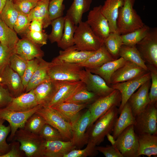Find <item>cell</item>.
<instances>
[{
    "mask_svg": "<svg viewBox=\"0 0 157 157\" xmlns=\"http://www.w3.org/2000/svg\"><path fill=\"white\" fill-rule=\"evenodd\" d=\"M114 60L104 44L85 61L77 64L83 68L90 69L99 67Z\"/></svg>",
    "mask_w": 157,
    "mask_h": 157,
    "instance_id": "4316f807",
    "label": "cell"
},
{
    "mask_svg": "<svg viewBox=\"0 0 157 157\" xmlns=\"http://www.w3.org/2000/svg\"><path fill=\"white\" fill-rule=\"evenodd\" d=\"M5 120L0 119V153L5 154L9 150L10 144L6 141V138L11 131L10 127L9 125L6 126L3 124Z\"/></svg>",
    "mask_w": 157,
    "mask_h": 157,
    "instance_id": "7dc6e473",
    "label": "cell"
},
{
    "mask_svg": "<svg viewBox=\"0 0 157 157\" xmlns=\"http://www.w3.org/2000/svg\"><path fill=\"white\" fill-rule=\"evenodd\" d=\"M119 56L126 61L134 63L145 70L149 71L144 61L142 59L136 45L123 44L119 51Z\"/></svg>",
    "mask_w": 157,
    "mask_h": 157,
    "instance_id": "e575fe53",
    "label": "cell"
},
{
    "mask_svg": "<svg viewBox=\"0 0 157 157\" xmlns=\"http://www.w3.org/2000/svg\"><path fill=\"white\" fill-rule=\"evenodd\" d=\"M38 0H13L14 5L19 12L28 15L37 5Z\"/></svg>",
    "mask_w": 157,
    "mask_h": 157,
    "instance_id": "816d5d0a",
    "label": "cell"
},
{
    "mask_svg": "<svg viewBox=\"0 0 157 157\" xmlns=\"http://www.w3.org/2000/svg\"><path fill=\"white\" fill-rule=\"evenodd\" d=\"M13 98L6 86H0V108L6 107L11 102Z\"/></svg>",
    "mask_w": 157,
    "mask_h": 157,
    "instance_id": "6f0895ef",
    "label": "cell"
},
{
    "mask_svg": "<svg viewBox=\"0 0 157 157\" xmlns=\"http://www.w3.org/2000/svg\"><path fill=\"white\" fill-rule=\"evenodd\" d=\"M2 154H2L0 153V156L2 155Z\"/></svg>",
    "mask_w": 157,
    "mask_h": 157,
    "instance_id": "be15d7a7",
    "label": "cell"
},
{
    "mask_svg": "<svg viewBox=\"0 0 157 157\" xmlns=\"http://www.w3.org/2000/svg\"><path fill=\"white\" fill-rule=\"evenodd\" d=\"M2 83L8 88L13 97H17L25 92L21 77L9 66L2 70Z\"/></svg>",
    "mask_w": 157,
    "mask_h": 157,
    "instance_id": "d6986e66",
    "label": "cell"
},
{
    "mask_svg": "<svg viewBox=\"0 0 157 157\" xmlns=\"http://www.w3.org/2000/svg\"><path fill=\"white\" fill-rule=\"evenodd\" d=\"M42 106L38 105L33 109L24 112L13 111L5 108H0V119L7 121L10 127L11 133L8 139V141L13 140L17 130L19 129L24 128L28 119Z\"/></svg>",
    "mask_w": 157,
    "mask_h": 157,
    "instance_id": "8fae6325",
    "label": "cell"
},
{
    "mask_svg": "<svg viewBox=\"0 0 157 157\" xmlns=\"http://www.w3.org/2000/svg\"><path fill=\"white\" fill-rule=\"evenodd\" d=\"M64 17V27L62 37L57 43L58 47L63 50L74 45V38L77 26L71 19L66 15Z\"/></svg>",
    "mask_w": 157,
    "mask_h": 157,
    "instance_id": "836d02e7",
    "label": "cell"
},
{
    "mask_svg": "<svg viewBox=\"0 0 157 157\" xmlns=\"http://www.w3.org/2000/svg\"><path fill=\"white\" fill-rule=\"evenodd\" d=\"M89 105L86 104H79L64 102L52 108L72 125L81 115L80 111Z\"/></svg>",
    "mask_w": 157,
    "mask_h": 157,
    "instance_id": "484cf974",
    "label": "cell"
},
{
    "mask_svg": "<svg viewBox=\"0 0 157 157\" xmlns=\"http://www.w3.org/2000/svg\"><path fill=\"white\" fill-rule=\"evenodd\" d=\"M124 2V0H106L101 6V11L108 21L110 32L118 33L117 22L119 9Z\"/></svg>",
    "mask_w": 157,
    "mask_h": 157,
    "instance_id": "d4e9b609",
    "label": "cell"
},
{
    "mask_svg": "<svg viewBox=\"0 0 157 157\" xmlns=\"http://www.w3.org/2000/svg\"><path fill=\"white\" fill-rule=\"evenodd\" d=\"M150 28L145 25L131 32L121 35L123 44L134 45L142 40L149 32Z\"/></svg>",
    "mask_w": 157,
    "mask_h": 157,
    "instance_id": "f35d334b",
    "label": "cell"
},
{
    "mask_svg": "<svg viewBox=\"0 0 157 157\" xmlns=\"http://www.w3.org/2000/svg\"><path fill=\"white\" fill-rule=\"evenodd\" d=\"M64 23V17L63 16L51 21L52 30L48 37L51 43H57L61 39L63 32Z\"/></svg>",
    "mask_w": 157,
    "mask_h": 157,
    "instance_id": "60d3db41",
    "label": "cell"
},
{
    "mask_svg": "<svg viewBox=\"0 0 157 157\" xmlns=\"http://www.w3.org/2000/svg\"><path fill=\"white\" fill-rule=\"evenodd\" d=\"M76 149L71 141L44 140L41 148L42 157H63Z\"/></svg>",
    "mask_w": 157,
    "mask_h": 157,
    "instance_id": "e0dca14e",
    "label": "cell"
},
{
    "mask_svg": "<svg viewBox=\"0 0 157 157\" xmlns=\"http://www.w3.org/2000/svg\"><path fill=\"white\" fill-rule=\"evenodd\" d=\"M2 70H0V86L3 85L2 83V78L1 72Z\"/></svg>",
    "mask_w": 157,
    "mask_h": 157,
    "instance_id": "6125c7cd",
    "label": "cell"
},
{
    "mask_svg": "<svg viewBox=\"0 0 157 157\" xmlns=\"http://www.w3.org/2000/svg\"><path fill=\"white\" fill-rule=\"evenodd\" d=\"M126 61L123 58L120 57L117 59L107 62L99 67L88 69L91 73L101 76L110 86L112 75L116 70L123 65Z\"/></svg>",
    "mask_w": 157,
    "mask_h": 157,
    "instance_id": "f1b7e54d",
    "label": "cell"
},
{
    "mask_svg": "<svg viewBox=\"0 0 157 157\" xmlns=\"http://www.w3.org/2000/svg\"><path fill=\"white\" fill-rule=\"evenodd\" d=\"M27 63V60L13 53L11 56L9 65L22 78L26 68Z\"/></svg>",
    "mask_w": 157,
    "mask_h": 157,
    "instance_id": "bcb514c9",
    "label": "cell"
},
{
    "mask_svg": "<svg viewBox=\"0 0 157 157\" xmlns=\"http://www.w3.org/2000/svg\"><path fill=\"white\" fill-rule=\"evenodd\" d=\"M146 64L157 68V28H150L146 35L136 45Z\"/></svg>",
    "mask_w": 157,
    "mask_h": 157,
    "instance_id": "30bf717a",
    "label": "cell"
},
{
    "mask_svg": "<svg viewBox=\"0 0 157 157\" xmlns=\"http://www.w3.org/2000/svg\"><path fill=\"white\" fill-rule=\"evenodd\" d=\"M50 62L44 60L42 58H39L38 66L29 82L25 92L34 89L44 81L50 79L48 70Z\"/></svg>",
    "mask_w": 157,
    "mask_h": 157,
    "instance_id": "4dcf8cb0",
    "label": "cell"
},
{
    "mask_svg": "<svg viewBox=\"0 0 157 157\" xmlns=\"http://www.w3.org/2000/svg\"><path fill=\"white\" fill-rule=\"evenodd\" d=\"M106 136L108 140L110 142L112 145L115 146V140L114 138L113 135H110V133H108Z\"/></svg>",
    "mask_w": 157,
    "mask_h": 157,
    "instance_id": "91938a15",
    "label": "cell"
},
{
    "mask_svg": "<svg viewBox=\"0 0 157 157\" xmlns=\"http://www.w3.org/2000/svg\"><path fill=\"white\" fill-rule=\"evenodd\" d=\"M38 0L40 1V0Z\"/></svg>",
    "mask_w": 157,
    "mask_h": 157,
    "instance_id": "e7e4bbea",
    "label": "cell"
},
{
    "mask_svg": "<svg viewBox=\"0 0 157 157\" xmlns=\"http://www.w3.org/2000/svg\"><path fill=\"white\" fill-rule=\"evenodd\" d=\"M135 0H124L119 9L117 22V32L121 35L126 34L138 29L144 24L133 6Z\"/></svg>",
    "mask_w": 157,
    "mask_h": 157,
    "instance_id": "7a4b0ae2",
    "label": "cell"
},
{
    "mask_svg": "<svg viewBox=\"0 0 157 157\" xmlns=\"http://www.w3.org/2000/svg\"><path fill=\"white\" fill-rule=\"evenodd\" d=\"M157 105L149 103L135 117L134 129L138 135L157 133Z\"/></svg>",
    "mask_w": 157,
    "mask_h": 157,
    "instance_id": "8992f818",
    "label": "cell"
},
{
    "mask_svg": "<svg viewBox=\"0 0 157 157\" xmlns=\"http://www.w3.org/2000/svg\"><path fill=\"white\" fill-rule=\"evenodd\" d=\"M101 6L95 7L90 11L86 22L96 35L104 40L110 31L108 21L101 11Z\"/></svg>",
    "mask_w": 157,
    "mask_h": 157,
    "instance_id": "4fadbf2b",
    "label": "cell"
},
{
    "mask_svg": "<svg viewBox=\"0 0 157 157\" xmlns=\"http://www.w3.org/2000/svg\"><path fill=\"white\" fill-rule=\"evenodd\" d=\"M59 82L60 81L50 78L33 89L38 105L48 106L57 90Z\"/></svg>",
    "mask_w": 157,
    "mask_h": 157,
    "instance_id": "44dd1931",
    "label": "cell"
},
{
    "mask_svg": "<svg viewBox=\"0 0 157 157\" xmlns=\"http://www.w3.org/2000/svg\"><path fill=\"white\" fill-rule=\"evenodd\" d=\"M6 0H0V13L4 8L6 4Z\"/></svg>",
    "mask_w": 157,
    "mask_h": 157,
    "instance_id": "94428289",
    "label": "cell"
},
{
    "mask_svg": "<svg viewBox=\"0 0 157 157\" xmlns=\"http://www.w3.org/2000/svg\"><path fill=\"white\" fill-rule=\"evenodd\" d=\"M115 146L123 157H139L138 137L135 133L134 125L125 129L115 140Z\"/></svg>",
    "mask_w": 157,
    "mask_h": 157,
    "instance_id": "9c48e42d",
    "label": "cell"
},
{
    "mask_svg": "<svg viewBox=\"0 0 157 157\" xmlns=\"http://www.w3.org/2000/svg\"><path fill=\"white\" fill-rule=\"evenodd\" d=\"M38 105L32 89L17 97H13L11 102L5 108L13 111L24 112L33 109Z\"/></svg>",
    "mask_w": 157,
    "mask_h": 157,
    "instance_id": "603a6c76",
    "label": "cell"
},
{
    "mask_svg": "<svg viewBox=\"0 0 157 157\" xmlns=\"http://www.w3.org/2000/svg\"><path fill=\"white\" fill-rule=\"evenodd\" d=\"M121 101L120 92L114 89L109 94L99 98L90 105L88 107L90 111V120L88 128L110 108L114 106L119 107Z\"/></svg>",
    "mask_w": 157,
    "mask_h": 157,
    "instance_id": "52a82bcc",
    "label": "cell"
},
{
    "mask_svg": "<svg viewBox=\"0 0 157 157\" xmlns=\"http://www.w3.org/2000/svg\"><path fill=\"white\" fill-rule=\"evenodd\" d=\"M84 84L81 81H60L57 90L48 106L52 108L60 103L65 102Z\"/></svg>",
    "mask_w": 157,
    "mask_h": 157,
    "instance_id": "7402d4cb",
    "label": "cell"
},
{
    "mask_svg": "<svg viewBox=\"0 0 157 157\" xmlns=\"http://www.w3.org/2000/svg\"><path fill=\"white\" fill-rule=\"evenodd\" d=\"M13 49L10 48L0 42V70L9 64Z\"/></svg>",
    "mask_w": 157,
    "mask_h": 157,
    "instance_id": "db71d44e",
    "label": "cell"
},
{
    "mask_svg": "<svg viewBox=\"0 0 157 157\" xmlns=\"http://www.w3.org/2000/svg\"><path fill=\"white\" fill-rule=\"evenodd\" d=\"M90 120V111L88 109L83 114L80 115L72 125V139L71 141L76 149L82 148L88 142L86 132Z\"/></svg>",
    "mask_w": 157,
    "mask_h": 157,
    "instance_id": "7c38bea8",
    "label": "cell"
},
{
    "mask_svg": "<svg viewBox=\"0 0 157 157\" xmlns=\"http://www.w3.org/2000/svg\"><path fill=\"white\" fill-rule=\"evenodd\" d=\"M93 92L87 90L85 84L65 102L76 104L90 105L100 98Z\"/></svg>",
    "mask_w": 157,
    "mask_h": 157,
    "instance_id": "8d00e7d4",
    "label": "cell"
},
{
    "mask_svg": "<svg viewBox=\"0 0 157 157\" xmlns=\"http://www.w3.org/2000/svg\"><path fill=\"white\" fill-rule=\"evenodd\" d=\"M150 74L151 82L149 93L150 103L157 105V68L146 64Z\"/></svg>",
    "mask_w": 157,
    "mask_h": 157,
    "instance_id": "ee69618b",
    "label": "cell"
},
{
    "mask_svg": "<svg viewBox=\"0 0 157 157\" xmlns=\"http://www.w3.org/2000/svg\"><path fill=\"white\" fill-rule=\"evenodd\" d=\"M50 1H39L36 6L28 15L31 21L34 20L41 21L44 28L48 27L51 24V22L49 17L48 11V6Z\"/></svg>",
    "mask_w": 157,
    "mask_h": 157,
    "instance_id": "d6a6232c",
    "label": "cell"
},
{
    "mask_svg": "<svg viewBox=\"0 0 157 157\" xmlns=\"http://www.w3.org/2000/svg\"><path fill=\"white\" fill-rule=\"evenodd\" d=\"M115 122L113 131V136L115 140L127 127L135 123L131 107L127 101L124 106Z\"/></svg>",
    "mask_w": 157,
    "mask_h": 157,
    "instance_id": "83f0119b",
    "label": "cell"
},
{
    "mask_svg": "<svg viewBox=\"0 0 157 157\" xmlns=\"http://www.w3.org/2000/svg\"><path fill=\"white\" fill-rule=\"evenodd\" d=\"M92 2V0H74L67 11L66 15L77 26L82 21L83 14L90 10Z\"/></svg>",
    "mask_w": 157,
    "mask_h": 157,
    "instance_id": "1f68e13d",
    "label": "cell"
},
{
    "mask_svg": "<svg viewBox=\"0 0 157 157\" xmlns=\"http://www.w3.org/2000/svg\"><path fill=\"white\" fill-rule=\"evenodd\" d=\"M46 123L43 117L35 112L27 120L24 129L38 135L42 128Z\"/></svg>",
    "mask_w": 157,
    "mask_h": 157,
    "instance_id": "b9f144b4",
    "label": "cell"
},
{
    "mask_svg": "<svg viewBox=\"0 0 157 157\" xmlns=\"http://www.w3.org/2000/svg\"><path fill=\"white\" fill-rule=\"evenodd\" d=\"M24 34L25 37L40 46L47 43L48 35L43 31L41 32L33 31L28 29Z\"/></svg>",
    "mask_w": 157,
    "mask_h": 157,
    "instance_id": "f5cc1de1",
    "label": "cell"
},
{
    "mask_svg": "<svg viewBox=\"0 0 157 157\" xmlns=\"http://www.w3.org/2000/svg\"><path fill=\"white\" fill-rule=\"evenodd\" d=\"M39 58L27 61V66L22 77L23 84L25 89L39 64Z\"/></svg>",
    "mask_w": 157,
    "mask_h": 157,
    "instance_id": "c3c4849f",
    "label": "cell"
},
{
    "mask_svg": "<svg viewBox=\"0 0 157 157\" xmlns=\"http://www.w3.org/2000/svg\"><path fill=\"white\" fill-rule=\"evenodd\" d=\"M104 41V45L113 58H119V50L123 45L121 35L117 32H110Z\"/></svg>",
    "mask_w": 157,
    "mask_h": 157,
    "instance_id": "74e56055",
    "label": "cell"
},
{
    "mask_svg": "<svg viewBox=\"0 0 157 157\" xmlns=\"http://www.w3.org/2000/svg\"><path fill=\"white\" fill-rule=\"evenodd\" d=\"M138 155H145L149 157L157 155V133L144 134L138 135Z\"/></svg>",
    "mask_w": 157,
    "mask_h": 157,
    "instance_id": "f546056e",
    "label": "cell"
},
{
    "mask_svg": "<svg viewBox=\"0 0 157 157\" xmlns=\"http://www.w3.org/2000/svg\"><path fill=\"white\" fill-rule=\"evenodd\" d=\"M38 135L44 140L65 141L60 132L56 129L47 123L43 126Z\"/></svg>",
    "mask_w": 157,
    "mask_h": 157,
    "instance_id": "7bdbcfd3",
    "label": "cell"
},
{
    "mask_svg": "<svg viewBox=\"0 0 157 157\" xmlns=\"http://www.w3.org/2000/svg\"><path fill=\"white\" fill-rule=\"evenodd\" d=\"M10 144L9 151L0 156V157H22L25 155L24 151L20 148V144L17 141L13 140Z\"/></svg>",
    "mask_w": 157,
    "mask_h": 157,
    "instance_id": "11a10c76",
    "label": "cell"
},
{
    "mask_svg": "<svg viewBox=\"0 0 157 157\" xmlns=\"http://www.w3.org/2000/svg\"><path fill=\"white\" fill-rule=\"evenodd\" d=\"M118 114L117 107L111 108L88 128L87 144L95 148L102 142L106 135L113 132Z\"/></svg>",
    "mask_w": 157,
    "mask_h": 157,
    "instance_id": "6da1fadb",
    "label": "cell"
},
{
    "mask_svg": "<svg viewBox=\"0 0 157 157\" xmlns=\"http://www.w3.org/2000/svg\"><path fill=\"white\" fill-rule=\"evenodd\" d=\"M151 79L149 72L136 78L127 81L111 84L110 86L113 89L118 90L120 92L122 101L118 108L119 114L125 104L131 96L142 85Z\"/></svg>",
    "mask_w": 157,
    "mask_h": 157,
    "instance_id": "5bb4252c",
    "label": "cell"
},
{
    "mask_svg": "<svg viewBox=\"0 0 157 157\" xmlns=\"http://www.w3.org/2000/svg\"><path fill=\"white\" fill-rule=\"evenodd\" d=\"M41 47L25 37L19 39L13 49V53L27 61L42 58L44 53Z\"/></svg>",
    "mask_w": 157,
    "mask_h": 157,
    "instance_id": "ffe728a7",
    "label": "cell"
},
{
    "mask_svg": "<svg viewBox=\"0 0 157 157\" xmlns=\"http://www.w3.org/2000/svg\"><path fill=\"white\" fill-rule=\"evenodd\" d=\"M95 51H78L74 45L59 51V54L52 62H63L78 64L83 63L91 56Z\"/></svg>",
    "mask_w": 157,
    "mask_h": 157,
    "instance_id": "cb8c5ba5",
    "label": "cell"
},
{
    "mask_svg": "<svg viewBox=\"0 0 157 157\" xmlns=\"http://www.w3.org/2000/svg\"><path fill=\"white\" fill-rule=\"evenodd\" d=\"M36 113L42 116L47 123L56 129L65 141H71V125L56 110L48 106H42Z\"/></svg>",
    "mask_w": 157,
    "mask_h": 157,
    "instance_id": "ba28073f",
    "label": "cell"
},
{
    "mask_svg": "<svg viewBox=\"0 0 157 157\" xmlns=\"http://www.w3.org/2000/svg\"><path fill=\"white\" fill-rule=\"evenodd\" d=\"M31 22L28 15L19 12L13 29L17 34L24 33L28 29Z\"/></svg>",
    "mask_w": 157,
    "mask_h": 157,
    "instance_id": "681fc988",
    "label": "cell"
},
{
    "mask_svg": "<svg viewBox=\"0 0 157 157\" xmlns=\"http://www.w3.org/2000/svg\"><path fill=\"white\" fill-rule=\"evenodd\" d=\"M83 149H74L65 155L63 157H94L98 154V151L88 144Z\"/></svg>",
    "mask_w": 157,
    "mask_h": 157,
    "instance_id": "f907efd6",
    "label": "cell"
},
{
    "mask_svg": "<svg viewBox=\"0 0 157 157\" xmlns=\"http://www.w3.org/2000/svg\"><path fill=\"white\" fill-rule=\"evenodd\" d=\"M43 27L42 22L38 20H34L31 21L28 27L30 31L41 32L43 31Z\"/></svg>",
    "mask_w": 157,
    "mask_h": 157,
    "instance_id": "680465c9",
    "label": "cell"
},
{
    "mask_svg": "<svg viewBox=\"0 0 157 157\" xmlns=\"http://www.w3.org/2000/svg\"><path fill=\"white\" fill-rule=\"evenodd\" d=\"M74 41L78 51H95L104 44V40L95 34L86 22L82 21L76 26Z\"/></svg>",
    "mask_w": 157,
    "mask_h": 157,
    "instance_id": "3957f363",
    "label": "cell"
},
{
    "mask_svg": "<svg viewBox=\"0 0 157 157\" xmlns=\"http://www.w3.org/2000/svg\"><path fill=\"white\" fill-rule=\"evenodd\" d=\"M64 0H50L48 6L49 17L51 21L63 16L65 6Z\"/></svg>",
    "mask_w": 157,
    "mask_h": 157,
    "instance_id": "f6af8a7d",
    "label": "cell"
},
{
    "mask_svg": "<svg viewBox=\"0 0 157 157\" xmlns=\"http://www.w3.org/2000/svg\"><path fill=\"white\" fill-rule=\"evenodd\" d=\"M19 12L15 8L13 1L6 0V4L0 15L5 23L9 27L13 29Z\"/></svg>",
    "mask_w": 157,
    "mask_h": 157,
    "instance_id": "ab89813d",
    "label": "cell"
},
{
    "mask_svg": "<svg viewBox=\"0 0 157 157\" xmlns=\"http://www.w3.org/2000/svg\"><path fill=\"white\" fill-rule=\"evenodd\" d=\"M148 72L134 63L126 61L112 75L110 78L111 85L136 78Z\"/></svg>",
    "mask_w": 157,
    "mask_h": 157,
    "instance_id": "9a60e30c",
    "label": "cell"
},
{
    "mask_svg": "<svg viewBox=\"0 0 157 157\" xmlns=\"http://www.w3.org/2000/svg\"><path fill=\"white\" fill-rule=\"evenodd\" d=\"M95 149L106 157H123L115 145H106L105 147L96 146Z\"/></svg>",
    "mask_w": 157,
    "mask_h": 157,
    "instance_id": "9f6ffc18",
    "label": "cell"
},
{
    "mask_svg": "<svg viewBox=\"0 0 157 157\" xmlns=\"http://www.w3.org/2000/svg\"><path fill=\"white\" fill-rule=\"evenodd\" d=\"M10 0L13 1V0Z\"/></svg>",
    "mask_w": 157,
    "mask_h": 157,
    "instance_id": "03108f58",
    "label": "cell"
},
{
    "mask_svg": "<svg viewBox=\"0 0 157 157\" xmlns=\"http://www.w3.org/2000/svg\"><path fill=\"white\" fill-rule=\"evenodd\" d=\"M13 140L19 142L20 149L27 157H42L41 148L44 140L39 135L24 128L19 129L16 132Z\"/></svg>",
    "mask_w": 157,
    "mask_h": 157,
    "instance_id": "5b68a950",
    "label": "cell"
},
{
    "mask_svg": "<svg viewBox=\"0 0 157 157\" xmlns=\"http://www.w3.org/2000/svg\"><path fill=\"white\" fill-rule=\"evenodd\" d=\"M151 80L150 79L142 85L127 101L135 117L143 111L150 102L149 93L151 84Z\"/></svg>",
    "mask_w": 157,
    "mask_h": 157,
    "instance_id": "ac0fdd59",
    "label": "cell"
},
{
    "mask_svg": "<svg viewBox=\"0 0 157 157\" xmlns=\"http://www.w3.org/2000/svg\"><path fill=\"white\" fill-rule=\"evenodd\" d=\"M81 81L85 84L88 90L100 97L109 94L114 90L101 76L91 73L86 69Z\"/></svg>",
    "mask_w": 157,
    "mask_h": 157,
    "instance_id": "2e32d148",
    "label": "cell"
},
{
    "mask_svg": "<svg viewBox=\"0 0 157 157\" xmlns=\"http://www.w3.org/2000/svg\"><path fill=\"white\" fill-rule=\"evenodd\" d=\"M19 39L17 33L5 23L0 15V42L13 49Z\"/></svg>",
    "mask_w": 157,
    "mask_h": 157,
    "instance_id": "d590c367",
    "label": "cell"
},
{
    "mask_svg": "<svg viewBox=\"0 0 157 157\" xmlns=\"http://www.w3.org/2000/svg\"><path fill=\"white\" fill-rule=\"evenodd\" d=\"M77 64L50 62L48 70L51 79L61 81H81L85 69Z\"/></svg>",
    "mask_w": 157,
    "mask_h": 157,
    "instance_id": "277c9868",
    "label": "cell"
}]
</instances>
